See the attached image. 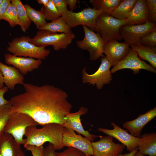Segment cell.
Wrapping results in <instances>:
<instances>
[{
	"label": "cell",
	"mask_w": 156,
	"mask_h": 156,
	"mask_svg": "<svg viewBox=\"0 0 156 156\" xmlns=\"http://www.w3.org/2000/svg\"><path fill=\"white\" fill-rule=\"evenodd\" d=\"M23 85L25 92L9 100L11 111L27 114L42 126L49 123L63 125L73 107L67 93L51 85Z\"/></svg>",
	"instance_id": "cell-1"
},
{
	"label": "cell",
	"mask_w": 156,
	"mask_h": 156,
	"mask_svg": "<svg viewBox=\"0 0 156 156\" xmlns=\"http://www.w3.org/2000/svg\"><path fill=\"white\" fill-rule=\"evenodd\" d=\"M64 128L63 125L55 123L44 124L40 128L36 127H28L25 134L26 142L24 145L40 146L49 142L53 145L55 150H60L64 147L62 142Z\"/></svg>",
	"instance_id": "cell-2"
},
{
	"label": "cell",
	"mask_w": 156,
	"mask_h": 156,
	"mask_svg": "<svg viewBox=\"0 0 156 156\" xmlns=\"http://www.w3.org/2000/svg\"><path fill=\"white\" fill-rule=\"evenodd\" d=\"M31 38L25 35L15 38L8 43L6 50L16 56L45 60L50 54V50L35 46L29 42Z\"/></svg>",
	"instance_id": "cell-3"
},
{
	"label": "cell",
	"mask_w": 156,
	"mask_h": 156,
	"mask_svg": "<svg viewBox=\"0 0 156 156\" xmlns=\"http://www.w3.org/2000/svg\"><path fill=\"white\" fill-rule=\"evenodd\" d=\"M75 38L73 32L70 33H59L50 31L40 30L35 36L31 38L29 42L39 47L52 46L55 51L64 49Z\"/></svg>",
	"instance_id": "cell-4"
},
{
	"label": "cell",
	"mask_w": 156,
	"mask_h": 156,
	"mask_svg": "<svg viewBox=\"0 0 156 156\" xmlns=\"http://www.w3.org/2000/svg\"><path fill=\"white\" fill-rule=\"evenodd\" d=\"M39 124L30 116L21 112H12L5 127L4 132L10 134L17 143L24 145L26 142L23 139L27 128Z\"/></svg>",
	"instance_id": "cell-5"
},
{
	"label": "cell",
	"mask_w": 156,
	"mask_h": 156,
	"mask_svg": "<svg viewBox=\"0 0 156 156\" xmlns=\"http://www.w3.org/2000/svg\"><path fill=\"white\" fill-rule=\"evenodd\" d=\"M126 21L117 19L111 15L102 13L96 20L95 31L99 34L105 42L122 39L120 29L125 25Z\"/></svg>",
	"instance_id": "cell-6"
},
{
	"label": "cell",
	"mask_w": 156,
	"mask_h": 156,
	"mask_svg": "<svg viewBox=\"0 0 156 156\" xmlns=\"http://www.w3.org/2000/svg\"><path fill=\"white\" fill-rule=\"evenodd\" d=\"M84 37L81 40H77L76 43L77 46L83 50L89 52V59L94 61L100 57H104L103 53L105 42L100 34L83 25Z\"/></svg>",
	"instance_id": "cell-7"
},
{
	"label": "cell",
	"mask_w": 156,
	"mask_h": 156,
	"mask_svg": "<svg viewBox=\"0 0 156 156\" xmlns=\"http://www.w3.org/2000/svg\"><path fill=\"white\" fill-rule=\"evenodd\" d=\"M102 13L100 10L88 7L78 12L68 10L62 16L71 29L78 25H82L94 31L97 18Z\"/></svg>",
	"instance_id": "cell-8"
},
{
	"label": "cell",
	"mask_w": 156,
	"mask_h": 156,
	"mask_svg": "<svg viewBox=\"0 0 156 156\" xmlns=\"http://www.w3.org/2000/svg\"><path fill=\"white\" fill-rule=\"evenodd\" d=\"M101 64L97 70L92 74H88L85 67L82 71V79L83 83H88L93 85L96 84L98 89H101L104 85L110 83L112 81L111 73L110 69L111 65L106 57H101Z\"/></svg>",
	"instance_id": "cell-9"
},
{
	"label": "cell",
	"mask_w": 156,
	"mask_h": 156,
	"mask_svg": "<svg viewBox=\"0 0 156 156\" xmlns=\"http://www.w3.org/2000/svg\"><path fill=\"white\" fill-rule=\"evenodd\" d=\"M156 27V24L148 21L141 25H125L120 29L122 39L129 45L140 44L141 38Z\"/></svg>",
	"instance_id": "cell-10"
},
{
	"label": "cell",
	"mask_w": 156,
	"mask_h": 156,
	"mask_svg": "<svg viewBox=\"0 0 156 156\" xmlns=\"http://www.w3.org/2000/svg\"><path fill=\"white\" fill-rule=\"evenodd\" d=\"M100 140L91 142L93 155L95 156H118L123 151L125 146L122 144L116 143L113 141V137L107 135H100Z\"/></svg>",
	"instance_id": "cell-11"
},
{
	"label": "cell",
	"mask_w": 156,
	"mask_h": 156,
	"mask_svg": "<svg viewBox=\"0 0 156 156\" xmlns=\"http://www.w3.org/2000/svg\"><path fill=\"white\" fill-rule=\"evenodd\" d=\"M124 69H131L135 74L139 73V70L142 69L156 73L155 69L140 59L137 52L131 48L126 57L114 66L110 72L111 73H114L119 70Z\"/></svg>",
	"instance_id": "cell-12"
},
{
	"label": "cell",
	"mask_w": 156,
	"mask_h": 156,
	"mask_svg": "<svg viewBox=\"0 0 156 156\" xmlns=\"http://www.w3.org/2000/svg\"><path fill=\"white\" fill-rule=\"evenodd\" d=\"M62 142L64 147L77 148L83 152L86 156L93 155L91 141L80 134H76L74 131L70 129L64 127Z\"/></svg>",
	"instance_id": "cell-13"
},
{
	"label": "cell",
	"mask_w": 156,
	"mask_h": 156,
	"mask_svg": "<svg viewBox=\"0 0 156 156\" xmlns=\"http://www.w3.org/2000/svg\"><path fill=\"white\" fill-rule=\"evenodd\" d=\"M111 125L114 127L112 129L98 128V131L115 138L126 146L129 152L138 147L140 141V138L129 133L127 131L122 129L113 122H111Z\"/></svg>",
	"instance_id": "cell-14"
},
{
	"label": "cell",
	"mask_w": 156,
	"mask_h": 156,
	"mask_svg": "<svg viewBox=\"0 0 156 156\" xmlns=\"http://www.w3.org/2000/svg\"><path fill=\"white\" fill-rule=\"evenodd\" d=\"M4 57L7 64L12 65L23 75L38 68L42 62L40 59L18 56L9 53H5Z\"/></svg>",
	"instance_id": "cell-15"
},
{
	"label": "cell",
	"mask_w": 156,
	"mask_h": 156,
	"mask_svg": "<svg viewBox=\"0 0 156 156\" xmlns=\"http://www.w3.org/2000/svg\"><path fill=\"white\" fill-rule=\"evenodd\" d=\"M129 45L114 40L105 42L104 53L112 66H114L123 60L129 53Z\"/></svg>",
	"instance_id": "cell-16"
},
{
	"label": "cell",
	"mask_w": 156,
	"mask_h": 156,
	"mask_svg": "<svg viewBox=\"0 0 156 156\" xmlns=\"http://www.w3.org/2000/svg\"><path fill=\"white\" fill-rule=\"evenodd\" d=\"M88 110L87 107L82 106L77 112L68 114L66 116L65 122L63 126L64 128L76 131L78 134H82L90 141L93 142L96 138L99 137L100 135L91 134L88 131L85 130L81 122V116L86 114Z\"/></svg>",
	"instance_id": "cell-17"
},
{
	"label": "cell",
	"mask_w": 156,
	"mask_h": 156,
	"mask_svg": "<svg viewBox=\"0 0 156 156\" xmlns=\"http://www.w3.org/2000/svg\"><path fill=\"white\" fill-rule=\"evenodd\" d=\"M156 116L155 107L144 114L140 115L135 119L125 122L123 125V127L129 131L132 135L140 138L142 130L144 126Z\"/></svg>",
	"instance_id": "cell-18"
},
{
	"label": "cell",
	"mask_w": 156,
	"mask_h": 156,
	"mask_svg": "<svg viewBox=\"0 0 156 156\" xmlns=\"http://www.w3.org/2000/svg\"><path fill=\"white\" fill-rule=\"evenodd\" d=\"M21 145L10 134L3 133L0 135V156H25Z\"/></svg>",
	"instance_id": "cell-19"
},
{
	"label": "cell",
	"mask_w": 156,
	"mask_h": 156,
	"mask_svg": "<svg viewBox=\"0 0 156 156\" xmlns=\"http://www.w3.org/2000/svg\"><path fill=\"white\" fill-rule=\"evenodd\" d=\"M149 19L146 0H137L126 20L125 25L143 24L149 21Z\"/></svg>",
	"instance_id": "cell-20"
},
{
	"label": "cell",
	"mask_w": 156,
	"mask_h": 156,
	"mask_svg": "<svg viewBox=\"0 0 156 156\" xmlns=\"http://www.w3.org/2000/svg\"><path fill=\"white\" fill-rule=\"evenodd\" d=\"M0 70L3 76L4 83L8 89L14 90L16 85H23L24 83V77L18 69L0 61Z\"/></svg>",
	"instance_id": "cell-21"
},
{
	"label": "cell",
	"mask_w": 156,
	"mask_h": 156,
	"mask_svg": "<svg viewBox=\"0 0 156 156\" xmlns=\"http://www.w3.org/2000/svg\"><path fill=\"white\" fill-rule=\"evenodd\" d=\"M140 141L138 146V152L149 156H156V133H144L140 135Z\"/></svg>",
	"instance_id": "cell-22"
},
{
	"label": "cell",
	"mask_w": 156,
	"mask_h": 156,
	"mask_svg": "<svg viewBox=\"0 0 156 156\" xmlns=\"http://www.w3.org/2000/svg\"><path fill=\"white\" fill-rule=\"evenodd\" d=\"M136 52L138 56L142 60L149 62L154 68H156V48L143 46L140 44L129 45Z\"/></svg>",
	"instance_id": "cell-23"
},
{
	"label": "cell",
	"mask_w": 156,
	"mask_h": 156,
	"mask_svg": "<svg viewBox=\"0 0 156 156\" xmlns=\"http://www.w3.org/2000/svg\"><path fill=\"white\" fill-rule=\"evenodd\" d=\"M137 1V0H122L111 15L117 19L126 21Z\"/></svg>",
	"instance_id": "cell-24"
},
{
	"label": "cell",
	"mask_w": 156,
	"mask_h": 156,
	"mask_svg": "<svg viewBox=\"0 0 156 156\" xmlns=\"http://www.w3.org/2000/svg\"><path fill=\"white\" fill-rule=\"evenodd\" d=\"M16 8L19 26L23 32H26L31 25V21L29 17L26 10L20 0H11Z\"/></svg>",
	"instance_id": "cell-25"
},
{
	"label": "cell",
	"mask_w": 156,
	"mask_h": 156,
	"mask_svg": "<svg viewBox=\"0 0 156 156\" xmlns=\"http://www.w3.org/2000/svg\"><path fill=\"white\" fill-rule=\"evenodd\" d=\"M122 0H90L93 8L101 11L102 13L111 15Z\"/></svg>",
	"instance_id": "cell-26"
},
{
	"label": "cell",
	"mask_w": 156,
	"mask_h": 156,
	"mask_svg": "<svg viewBox=\"0 0 156 156\" xmlns=\"http://www.w3.org/2000/svg\"><path fill=\"white\" fill-rule=\"evenodd\" d=\"M40 30H46L60 33L68 34L72 32L71 28L62 16L51 22L47 23Z\"/></svg>",
	"instance_id": "cell-27"
},
{
	"label": "cell",
	"mask_w": 156,
	"mask_h": 156,
	"mask_svg": "<svg viewBox=\"0 0 156 156\" xmlns=\"http://www.w3.org/2000/svg\"><path fill=\"white\" fill-rule=\"evenodd\" d=\"M24 5L29 19L40 30L47 23L43 14L40 10H36L28 4Z\"/></svg>",
	"instance_id": "cell-28"
},
{
	"label": "cell",
	"mask_w": 156,
	"mask_h": 156,
	"mask_svg": "<svg viewBox=\"0 0 156 156\" xmlns=\"http://www.w3.org/2000/svg\"><path fill=\"white\" fill-rule=\"evenodd\" d=\"M2 20L8 22L11 27L19 25L16 8L14 4L11 2L8 6Z\"/></svg>",
	"instance_id": "cell-29"
},
{
	"label": "cell",
	"mask_w": 156,
	"mask_h": 156,
	"mask_svg": "<svg viewBox=\"0 0 156 156\" xmlns=\"http://www.w3.org/2000/svg\"><path fill=\"white\" fill-rule=\"evenodd\" d=\"M43 14L46 20L54 21L62 16L51 0H49L47 5L42 6L40 10Z\"/></svg>",
	"instance_id": "cell-30"
},
{
	"label": "cell",
	"mask_w": 156,
	"mask_h": 156,
	"mask_svg": "<svg viewBox=\"0 0 156 156\" xmlns=\"http://www.w3.org/2000/svg\"><path fill=\"white\" fill-rule=\"evenodd\" d=\"M10 104L0 107V135L4 132L5 127L12 113Z\"/></svg>",
	"instance_id": "cell-31"
},
{
	"label": "cell",
	"mask_w": 156,
	"mask_h": 156,
	"mask_svg": "<svg viewBox=\"0 0 156 156\" xmlns=\"http://www.w3.org/2000/svg\"><path fill=\"white\" fill-rule=\"evenodd\" d=\"M140 44L145 46L151 47H156V27L141 38Z\"/></svg>",
	"instance_id": "cell-32"
},
{
	"label": "cell",
	"mask_w": 156,
	"mask_h": 156,
	"mask_svg": "<svg viewBox=\"0 0 156 156\" xmlns=\"http://www.w3.org/2000/svg\"><path fill=\"white\" fill-rule=\"evenodd\" d=\"M146 2L149 12V21L156 24V0H146Z\"/></svg>",
	"instance_id": "cell-33"
},
{
	"label": "cell",
	"mask_w": 156,
	"mask_h": 156,
	"mask_svg": "<svg viewBox=\"0 0 156 156\" xmlns=\"http://www.w3.org/2000/svg\"><path fill=\"white\" fill-rule=\"evenodd\" d=\"M56 156H86L81 151L72 147L68 148L60 152H56Z\"/></svg>",
	"instance_id": "cell-34"
},
{
	"label": "cell",
	"mask_w": 156,
	"mask_h": 156,
	"mask_svg": "<svg viewBox=\"0 0 156 156\" xmlns=\"http://www.w3.org/2000/svg\"><path fill=\"white\" fill-rule=\"evenodd\" d=\"M24 147L27 151H30L32 156H42L44 146H37L29 144L24 145Z\"/></svg>",
	"instance_id": "cell-35"
},
{
	"label": "cell",
	"mask_w": 156,
	"mask_h": 156,
	"mask_svg": "<svg viewBox=\"0 0 156 156\" xmlns=\"http://www.w3.org/2000/svg\"><path fill=\"white\" fill-rule=\"evenodd\" d=\"M56 8L62 15L66 12L68 10L65 0H51Z\"/></svg>",
	"instance_id": "cell-36"
},
{
	"label": "cell",
	"mask_w": 156,
	"mask_h": 156,
	"mask_svg": "<svg viewBox=\"0 0 156 156\" xmlns=\"http://www.w3.org/2000/svg\"><path fill=\"white\" fill-rule=\"evenodd\" d=\"M55 151L53 145L49 143L47 146L44 148L42 156H56Z\"/></svg>",
	"instance_id": "cell-37"
},
{
	"label": "cell",
	"mask_w": 156,
	"mask_h": 156,
	"mask_svg": "<svg viewBox=\"0 0 156 156\" xmlns=\"http://www.w3.org/2000/svg\"><path fill=\"white\" fill-rule=\"evenodd\" d=\"M8 89L6 86H4L0 89V107L10 104V101L4 97L5 94L8 92Z\"/></svg>",
	"instance_id": "cell-38"
},
{
	"label": "cell",
	"mask_w": 156,
	"mask_h": 156,
	"mask_svg": "<svg viewBox=\"0 0 156 156\" xmlns=\"http://www.w3.org/2000/svg\"><path fill=\"white\" fill-rule=\"evenodd\" d=\"M11 2V0H3L0 6V22L2 20V18Z\"/></svg>",
	"instance_id": "cell-39"
},
{
	"label": "cell",
	"mask_w": 156,
	"mask_h": 156,
	"mask_svg": "<svg viewBox=\"0 0 156 156\" xmlns=\"http://www.w3.org/2000/svg\"><path fill=\"white\" fill-rule=\"evenodd\" d=\"M66 3L68 5L70 9V11H73V10L77 8L76 3L77 0H65Z\"/></svg>",
	"instance_id": "cell-40"
},
{
	"label": "cell",
	"mask_w": 156,
	"mask_h": 156,
	"mask_svg": "<svg viewBox=\"0 0 156 156\" xmlns=\"http://www.w3.org/2000/svg\"><path fill=\"white\" fill-rule=\"evenodd\" d=\"M138 151V148H136L134 150L128 153L121 154L118 156H134L135 153Z\"/></svg>",
	"instance_id": "cell-41"
},
{
	"label": "cell",
	"mask_w": 156,
	"mask_h": 156,
	"mask_svg": "<svg viewBox=\"0 0 156 156\" xmlns=\"http://www.w3.org/2000/svg\"><path fill=\"white\" fill-rule=\"evenodd\" d=\"M38 3L43 5V6L46 7L48 5L49 0H37Z\"/></svg>",
	"instance_id": "cell-42"
},
{
	"label": "cell",
	"mask_w": 156,
	"mask_h": 156,
	"mask_svg": "<svg viewBox=\"0 0 156 156\" xmlns=\"http://www.w3.org/2000/svg\"><path fill=\"white\" fill-rule=\"evenodd\" d=\"M4 81L2 73L0 70V89L4 86Z\"/></svg>",
	"instance_id": "cell-43"
},
{
	"label": "cell",
	"mask_w": 156,
	"mask_h": 156,
	"mask_svg": "<svg viewBox=\"0 0 156 156\" xmlns=\"http://www.w3.org/2000/svg\"><path fill=\"white\" fill-rule=\"evenodd\" d=\"M134 156H146V155H144L140 153L138 151L135 153Z\"/></svg>",
	"instance_id": "cell-44"
},
{
	"label": "cell",
	"mask_w": 156,
	"mask_h": 156,
	"mask_svg": "<svg viewBox=\"0 0 156 156\" xmlns=\"http://www.w3.org/2000/svg\"><path fill=\"white\" fill-rule=\"evenodd\" d=\"M3 1V0H0V6L1 4Z\"/></svg>",
	"instance_id": "cell-45"
},
{
	"label": "cell",
	"mask_w": 156,
	"mask_h": 156,
	"mask_svg": "<svg viewBox=\"0 0 156 156\" xmlns=\"http://www.w3.org/2000/svg\"><path fill=\"white\" fill-rule=\"evenodd\" d=\"M94 156V155H93V156Z\"/></svg>",
	"instance_id": "cell-46"
}]
</instances>
